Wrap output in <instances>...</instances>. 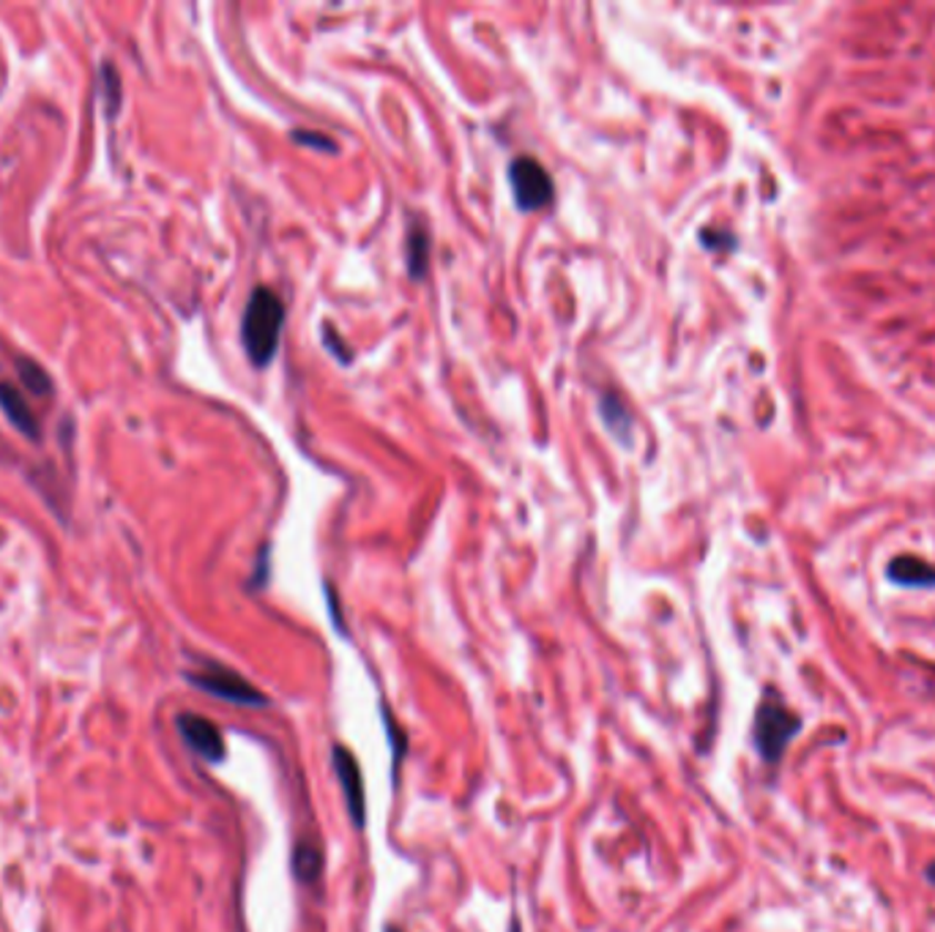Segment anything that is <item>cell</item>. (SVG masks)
<instances>
[{
	"label": "cell",
	"instance_id": "obj_11",
	"mask_svg": "<svg viewBox=\"0 0 935 932\" xmlns=\"http://www.w3.org/2000/svg\"><path fill=\"white\" fill-rule=\"evenodd\" d=\"M17 370H20V380L31 394L37 397H50L52 394V380L44 370L31 359H17Z\"/></svg>",
	"mask_w": 935,
	"mask_h": 932
},
{
	"label": "cell",
	"instance_id": "obj_14",
	"mask_svg": "<svg viewBox=\"0 0 935 932\" xmlns=\"http://www.w3.org/2000/svg\"><path fill=\"white\" fill-rule=\"evenodd\" d=\"M925 878L935 886V862H931V866H927V870H925Z\"/></svg>",
	"mask_w": 935,
	"mask_h": 932
},
{
	"label": "cell",
	"instance_id": "obj_15",
	"mask_svg": "<svg viewBox=\"0 0 935 932\" xmlns=\"http://www.w3.org/2000/svg\"><path fill=\"white\" fill-rule=\"evenodd\" d=\"M386 932H402V930H396V928H389Z\"/></svg>",
	"mask_w": 935,
	"mask_h": 932
},
{
	"label": "cell",
	"instance_id": "obj_2",
	"mask_svg": "<svg viewBox=\"0 0 935 932\" xmlns=\"http://www.w3.org/2000/svg\"><path fill=\"white\" fill-rule=\"evenodd\" d=\"M798 730H802V720L793 714L777 694L768 692L761 700V705H757L753 722V741L763 763L777 765L785 750L791 746V741L798 735Z\"/></svg>",
	"mask_w": 935,
	"mask_h": 932
},
{
	"label": "cell",
	"instance_id": "obj_13",
	"mask_svg": "<svg viewBox=\"0 0 935 932\" xmlns=\"http://www.w3.org/2000/svg\"><path fill=\"white\" fill-rule=\"evenodd\" d=\"M104 71H108V77H110V88H104V97L110 93L108 110H110V116H115L118 99H121V91H118V86H121V82H118V74H115V69H112V63H104Z\"/></svg>",
	"mask_w": 935,
	"mask_h": 932
},
{
	"label": "cell",
	"instance_id": "obj_1",
	"mask_svg": "<svg viewBox=\"0 0 935 932\" xmlns=\"http://www.w3.org/2000/svg\"><path fill=\"white\" fill-rule=\"evenodd\" d=\"M285 307L280 295L269 288H254L241 318V342L254 367H265L280 348Z\"/></svg>",
	"mask_w": 935,
	"mask_h": 932
},
{
	"label": "cell",
	"instance_id": "obj_9",
	"mask_svg": "<svg viewBox=\"0 0 935 932\" xmlns=\"http://www.w3.org/2000/svg\"><path fill=\"white\" fill-rule=\"evenodd\" d=\"M293 875L295 881L304 883V886H312V883L321 881L323 875V851L315 845V842H299L293 851Z\"/></svg>",
	"mask_w": 935,
	"mask_h": 932
},
{
	"label": "cell",
	"instance_id": "obj_5",
	"mask_svg": "<svg viewBox=\"0 0 935 932\" xmlns=\"http://www.w3.org/2000/svg\"><path fill=\"white\" fill-rule=\"evenodd\" d=\"M331 765H334V774H336V780H340L342 795H345L348 815H351L353 826L364 829L366 826V791H364V774H361L356 755H353L345 744H331Z\"/></svg>",
	"mask_w": 935,
	"mask_h": 932
},
{
	"label": "cell",
	"instance_id": "obj_12",
	"mask_svg": "<svg viewBox=\"0 0 935 932\" xmlns=\"http://www.w3.org/2000/svg\"><path fill=\"white\" fill-rule=\"evenodd\" d=\"M428 235H424V230H411V235H408V265H411V274L413 277H422L424 269H428Z\"/></svg>",
	"mask_w": 935,
	"mask_h": 932
},
{
	"label": "cell",
	"instance_id": "obj_3",
	"mask_svg": "<svg viewBox=\"0 0 935 932\" xmlns=\"http://www.w3.org/2000/svg\"><path fill=\"white\" fill-rule=\"evenodd\" d=\"M187 681L192 687H198L200 692L214 694V698L224 700V703L244 705V709H265L271 703L269 694H263L252 681H247L244 675L235 673L233 668H224L219 662H203V668L187 673Z\"/></svg>",
	"mask_w": 935,
	"mask_h": 932
},
{
	"label": "cell",
	"instance_id": "obj_7",
	"mask_svg": "<svg viewBox=\"0 0 935 932\" xmlns=\"http://www.w3.org/2000/svg\"><path fill=\"white\" fill-rule=\"evenodd\" d=\"M0 408H3V413L9 415L11 424H14L28 441H39L37 415H33L26 397L20 394V389H14L11 383H0Z\"/></svg>",
	"mask_w": 935,
	"mask_h": 932
},
{
	"label": "cell",
	"instance_id": "obj_10",
	"mask_svg": "<svg viewBox=\"0 0 935 932\" xmlns=\"http://www.w3.org/2000/svg\"><path fill=\"white\" fill-rule=\"evenodd\" d=\"M381 716H383V728H386V739H389V744H392V774H394V785H396V771H400V763L405 760V752H408L405 730L396 725L392 709H389L386 703L381 705Z\"/></svg>",
	"mask_w": 935,
	"mask_h": 932
},
{
	"label": "cell",
	"instance_id": "obj_6",
	"mask_svg": "<svg viewBox=\"0 0 935 932\" xmlns=\"http://www.w3.org/2000/svg\"><path fill=\"white\" fill-rule=\"evenodd\" d=\"M175 728H179L183 744H187L194 755L209 760V763H222L228 746H224L222 730H219L214 722L198 714H181L179 720H175Z\"/></svg>",
	"mask_w": 935,
	"mask_h": 932
},
{
	"label": "cell",
	"instance_id": "obj_4",
	"mask_svg": "<svg viewBox=\"0 0 935 932\" xmlns=\"http://www.w3.org/2000/svg\"><path fill=\"white\" fill-rule=\"evenodd\" d=\"M509 181L514 189V203L523 211H540L553 200V181L536 159L517 157L509 164Z\"/></svg>",
	"mask_w": 935,
	"mask_h": 932
},
{
	"label": "cell",
	"instance_id": "obj_8",
	"mask_svg": "<svg viewBox=\"0 0 935 932\" xmlns=\"http://www.w3.org/2000/svg\"><path fill=\"white\" fill-rule=\"evenodd\" d=\"M889 580L908 588H933L935 585V569L925 563L922 558L899 555L889 563Z\"/></svg>",
	"mask_w": 935,
	"mask_h": 932
}]
</instances>
